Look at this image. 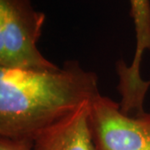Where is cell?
<instances>
[{"label": "cell", "mask_w": 150, "mask_h": 150, "mask_svg": "<svg viewBox=\"0 0 150 150\" xmlns=\"http://www.w3.org/2000/svg\"><path fill=\"white\" fill-rule=\"evenodd\" d=\"M98 75L76 60L55 70L0 69V137L30 140L100 94Z\"/></svg>", "instance_id": "1"}, {"label": "cell", "mask_w": 150, "mask_h": 150, "mask_svg": "<svg viewBox=\"0 0 150 150\" xmlns=\"http://www.w3.org/2000/svg\"><path fill=\"white\" fill-rule=\"evenodd\" d=\"M45 14L30 0H0V69L55 70L37 47Z\"/></svg>", "instance_id": "2"}, {"label": "cell", "mask_w": 150, "mask_h": 150, "mask_svg": "<svg viewBox=\"0 0 150 150\" xmlns=\"http://www.w3.org/2000/svg\"><path fill=\"white\" fill-rule=\"evenodd\" d=\"M88 124L95 150H150V113L129 116L101 94L90 102Z\"/></svg>", "instance_id": "3"}, {"label": "cell", "mask_w": 150, "mask_h": 150, "mask_svg": "<svg viewBox=\"0 0 150 150\" xmlns=\"http://www.w3.org/2000/svg\"><path fill=\"white\" fill-rule=\"evenodd\" d=\"M129 1L130 14L135 25L136 51L130 67L120 60L116 64V70L119 77L118 90L122 97V102L128 105H135L144 102L150 85V81H144L140 76L142 56L146 50L150 51V1Z\"/></svg>", "instance_id": "4"}, {"label": "cell", "mask_w": 150, "mask_h": 150, "mask_svg": "<svg viewBox=\"0 0 150 150\" xmlns=\"http://www.w3.org/2000/svg\"><path fill=\"white\" fill-rule=\"evenodd\" d=\"M90 102L34 137L33 150H95L88 124Z\"/></svg>", "instance_id": "5"}, {"label": "cell", "mask_w": 150, "mask_h": 150, "mask_svg": "<svg viewBox=\"0 0 150 150\" xmlns=\"http://www.w3.org/2000/svg\"><path fill=\"white\" fill-rule=\"evenodd\" d=\"M33 142L0 138V150H33Z\"/></svg>", "instance_id": "6"}]
</instances>
